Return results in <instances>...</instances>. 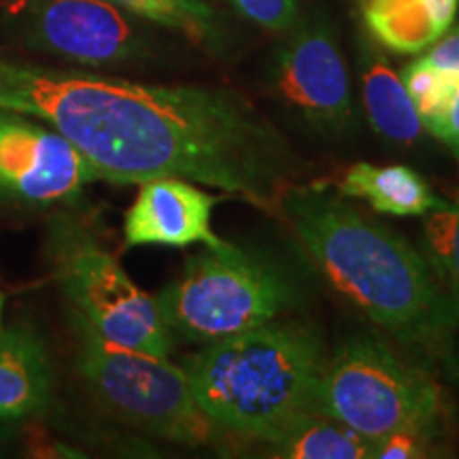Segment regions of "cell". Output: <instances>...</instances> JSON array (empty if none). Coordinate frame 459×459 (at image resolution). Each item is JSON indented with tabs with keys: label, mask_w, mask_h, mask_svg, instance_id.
<instances>
[{
	"label": "cell",
	"mask_w": 459,
	"mask_h": 459,
	"mask_svg": "<svg viewBox=\"0 0 459 459\" xmlns=\"http://www.w3.org/2000/svg\"><path fill=\"white\" fill-rule=\"evenodd\" d=\"M0 108L48 124L100 181L179 177L277 213L304 169L291 141L245 96L152 85L0 56Z\"/></svg>",
	"instance_id": "6da1fadb"
},
{
	"label": "cell",
	"mask_w": 459,
	"mask_h": 459,
	"mask_svg": "<svg viewBox=\"0 0 459 459\" xmlns=\"http://www.w3.org/2000/svg\"><path fill=\"white\" fill-rule=\"evenodd\" d=\"M277 215L325 281L378 330L421 358H451L459 298L423 249L315 183L287 187Z\"/></svg>",
	"instance_id": "7a4b0ae2"
},
{
	"label": "cell",
	"mask_w": 459,
	"mask_h": 459,
	"mask_svg": "<svg viewBox=\"0 0 459 459\" xmlns=\"http://www.w3.org/2000/svg\"><path fill=\"white\" fill-rule=\"evenodd\" d=\"M325 359L317 324L274 319L206 342L179 366L198 406L221 432L266 443L291 419L313 411Z\"/></svg>",
	"instance_id": "3957f363"
},
{
	"label": "cell",
	"mask_w": 459,
	"mask_h": 459,
	"mask_svg": "<svg viewBox=\"0 0 459 459\" xmlns=\"http://www.w3.org/2000/svg\"><path fill=\"white\" fill-rule=\"evenodd\" d=\"M307 300V283L290 262L228 240L187 257L179 277L156 296L169 334L194 344L254 330Z\"/></svg>",
	"instance_id": "277c9868"
},
{
	"label": "cell",
	"mask_w": 459,
	"mask_h": 459,
	"mask_svg": "<svg viewBox=\"0 0 459 459\" xmlns=\"http://www.w3.org/2000/svg\"><path fill=\"white\" fill-rule=\"evenodd\" d=\"M313 411L368 438L404 428L436 436L445 419V395L426 370L395 353L381 334L359 332L325 359Z\"/></svg>",
	"instance_id": "5b68a950"
},
{
	"label": "cell",
	"mask_w": 459,
	"mask_h": 459,
	"mask_svg": "<svg viewBox=\"0 0 459 459\" xmlns=\"http://www.w3.org/2000/svg\"><path fill=\"white\" fill-rule=\"evenodd\" d=\"M77 370L102 404L143 432L186 446L215 443L221 429L204 415L187 375L169 355L111 342L88 321L68 313Z\"/></svg>",
	"instance_id": "8992f818"
},
{
	"label": "cell",
	"mask_w": 459,
	"mask_h": 459,
	"mask_svg": "<svg viewBox=\"0 0 459 459\" xmlns=\"http://www.w3.org/2000/svg\"><path fill=\"white\" fill-rule=\"evenodd\" d=\"M48 257L68 313L79 315L111 342L169 355L172 336L160 317L156 298L128 277L82 220L68 213L51 217Z\"/></svg>",
	"instance_id": "52a82bcc"
},
{
	"label": "cell",
	"mask_w": 459,
	"mask_h": 459,
	"mask_svg": "<svg viewBox=\"0 0 459 459\" xmlns=\"http://www.w3.org/2000/svg\"><path fill=\"white\" fill-rule=\"evenodd\" d=\"M274 96L308 130L338 139L353 128L349 73L328 24L307 22L279 49L273 68Z\"/></svg>",
	"instance_id": "ba28073f"
},
{
	"label": "cell",
	"mask_w": 459,
	"mask_h": 459,
	"mask_svg": "<svg viewBox=\"0 0 459 459\" xmlns=\"http://www.w3.org/2000/svg\"><path fill=\"white\" fill-rule=\"evenodd\" d=\"M94 181L99 172L60 132L0 108V198L49 206L74 200Z\"/></svg>",
	"instance_id": "9c48e42d"
},
{
	"label": "cell",
	"mask_w": 459,
	"mask_h": 459,
	"mask_svg": "<svg viewBox=\"0 0 459 459\" xmlns=\"http://www.w3.org/2000/svg\"><path fill=\"white\" fill-rule=\"evenodd\" d=\"M20 26L28 45L85 66L124 65L145 48L111 0H28Z\"/></svg>",
	"instance_id": "30bf717a"
},
{
	"label": "cell",
	"mask_w": 459,
	"mask_h": 459,
	"mask_svg": "<svg viewBox=\"0 0 459 459\" xmlns=\"http://www.w3.org/2000/svg\"><path fill=\"white\" fill-rule=\"evenodd\" d=\"M220 196L179 177L143 181L134 203L126 211L124 245L128 247H220L226 240L213 230V209Z\"/></svg>",
	"instance_id": "8fae6325"
},
{
	"label": "cell",
	"mask_w": 459,
	"mask_h": 459,
	"mask_svg": "<svg viewBox=\"0 0 459 459\" xmlns=\"http://www.w3.org/2000/svg\"><path fill=\"white\" fill-rule=\"evenodd\" d=\"M51 392L54 368L43 336L24 324L0 332V421L45 415Z\"/></svg>",
	"instance_id": "7c38bea8"
},
{
	"label": "cell",
	"mask_w": 459,
	"mask_h": 459,
	"mask_svg": "<svg viewBox=\"0 0 459 459\" xmlns=\"http://www.w3.org/2000/svg\"><path fill=\"white\" fill-rule=\"evenodd\" d=\"M315 186L342 198L361 200L375 213L394 217H421L446 204L417 170L402 164L355 162L332 179L315 181Z\"/></svg>",
	"instance_id": "4fadbf2b"
},
{
	"label": "cell",
	"mask_w": 459,
	"mask_h": 459,
	"mask_svg": "<svg viewBox=\"0 0 459 459\" xmlns=\"http://www.w3.org/2000/svg\"><path fill=\"white\" fill-rule=\"evenodd\" d=\"M361 100L372 130L392 145L409 147L423 134V124L400 74L366 34L358 39Z\"/></svg>",
	"instance_id": "5bb4252c"
},
{
	"label": "cell",
	"mask_w": 459,
	"mask_h": 459,
	"mask_svg": "<svg viewBox=\"0 0 459 459\" xmlns=\"http://www.w3.org/2000/svg\"><path fill=\"white\" fill-rule=\"evenodd\" d=\"M372 39L394 54L428 49L455 22L459 0H358Z\"/></svg>",
	"instance_id": "9a60e30c"
},
{
	"label": "cell",
	"mask_w": 459,
	"mask_h": 459,
	"mask_svg": "<svg viewBox=\"0 0 459 459\" xmlns=\"http://www.w3.org/2000/svg\"><path fill=\"white\" fill-rule=\"evenodd\" d=\"M281 459H372L375 438L317 411H307L266 440Z\"/></svg>",
	"instance_id": "2e32d148"
},
{
	"label": "cell",
	"mask_w": 459,
	"mask_h": 459,
	"mask_svg": "<svg viewBox=\"0 0 459 459\" xmlns=\"http://www.w3.org/2000/svg\"><path fill=\"white\" fill-rule=\"evenodd\" d=\"M400 79L417 108L423 130L436 136L459 90V74L440 71L419 57L402 68Z\"/></svg>",
	"instance_id": "e0dca14e"
},
{
	"label": "cell",
	"mask_w": 459,
	"mask_h": 459,
	"mask_svg": "<svg viewBox=\"0 0 459 459\" xmlns=\"http://www.w3.org/2000/svg\"><path fill=\"white\" fill-rule=\"evenodd\" d=\"M132 13L186 34L196 43H211L220 37L217 13L203 0H111Z\"/></svg>",
	"instance_id": "ac0fdd59"
},
{
	"label": "cell",
	"mask_w": 459,
	"mask_h": 459,
	"mask_svg": "<svg viewBox=\"0 0 459 459\" xmlns=\"http://www.w3.org/2000/svg\"><path fill=\"white\" fill-rule=\"evenodd\" d=\"M423 254L459 298V200L428 213L423 221Z\"/></svg>",
	"instance_id": "d6986e66"
},
{
	"label": "cell",
	"mask_w": 459,
	"mask_h": 459,
	"mask_svg": "<svg viewBox=\"0 0 459 459\" xmlns=\"http://www.w3.org/2000/svg\"><path fill=\"white\" fill-rule=\"evenodd\" d=\"M238 13L266 30H287L298 17V0H230Z\"/></svg>",
	"instance_id": "ffe728a7"
},
{
	"label": "cell",
	"mask_w": 459,
	"mask_h": 459,
	"mask_svg": "<svg viewBox=\"0 0 459 459\" xmlns=\"http://www.w3.org/2000/svg\"><path fill=\"white\" fill-rule=\"evenodd\" d=\"M434 436L421 429H395L375 438L372 459H419L429 455V443Z\"/></svg>",
	"instance_id": "44dd1931"
},
{
	"label": "cell",
	"mask_w": 459,
	"mask_h": 459,
	"mask_svg": "<svg viewBox=\"0 0 459 459\" xmlns=\"http://www.w3.org/2000/svg\"><path fill=\"white\" fill-rule=\"evenodd\" d=\"M421 57L440 71L459 74V22H453L443 37L429 45Z\"/></svg>",
	"instance_id": "7402d4cb"
},
{
	"label": "cell",
	"mask_w": 459,
	"mask_h": 459,
	"mask_svg": "<svg viewBox=\"0 0 459 459\" xmlns=\"http://www.w3.org/2000/svg\"><path fill=\"white\" fill-rule=\"evenodd\" d=\"M436 139L443 141L446 147L451 149V153L455 156V160L459 162V90L453 99L449 111H446L443 126L440 130L436 132Z\"/></svg>",
	"instance_id": "603a6c76"
},
{
	"label": "cell",
	"mask_w": 459,
	"mask_h": 459,
	"mask_svg": "<svg viewBox=\"0 0 459 459\" xmlns=\"http://www.w3.org/2000/svg\"><path fill=\"white\" fill-rule=\"evenodd\" d=\"M9 440H11V436H9V429H0V455H3V453L7 451V446H9Z\"/></svg>",
	"instance_id": "cb8c5ba5"
},
{
	"label": "cell",
	"mask_w": 459,
	"mask_h": 459,
	"mask_svg": "<svg viewBox=\"0 0 459 459\" xmlns=\"http://www.w3.org/2000/svg\"><path fill=\"white\" fill-rule=\"evenodd\" d=\"M449 364H451V368L455 370V375L459 377V355H453V353H451V358H449Z\"/></svg>",
	"instance_id": "d4e9b609"
},
{
	"label": "cell",
	"mask_w": 459,
	"mask_h": 459,
	"mask_svg": "<svg viewBox=\"0 0 459 459\" xmlns=\"http://www.w3.org/2000/svg\"><path fill=\"white\" fill-rule=\"evenodd\" d=\"M3 308H4V296L0 291V332H3Z\"/></svg>",
	"instance_id": "484cf974"
},
{
	"label": "cell",
	"mask_w": 459,
	"mask_h": 459,
	"mask_svg": "<svg viewBox=\"0 0 459 459\" xmlns=\"http://www.w3.org/2000/svg\"><path fill=\"white\" fill-rule=\"evenodd\" d=\"M455 198H457V200H459V192H457V194H455Z\"/></svg>",
	"instance_id": "4316f807"
}]
</instances>
